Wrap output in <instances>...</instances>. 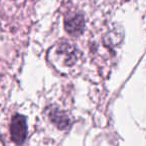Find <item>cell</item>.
I'll use <instances>...</instances> for the list:
<instances>
[{
    "instance_id": "obj_1",
    "label": "cell",
    "mask_w": 146,
    "mask_h": 146,
    "mask_svg": "<svg viewBox=\"0 0 146 146\" xmlns=\"http://www.w3.org/2000/svg\"><path fill=\"white\" fill-rule=\"evenodd\" d=\"M11 138L17 144H22L26 138L27 127H26V120L22 115H15L12 118L10 126Z\"/></svg>"
}]
</instances>
